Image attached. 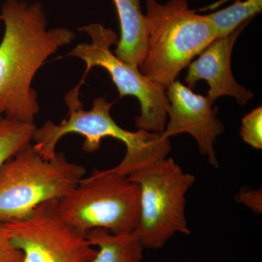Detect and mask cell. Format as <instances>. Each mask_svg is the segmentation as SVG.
Here are the masks:
<instances>
[{
  "label": "cell",
  "instance_id": "cell-2",
  "mask_svg": "<svg viewBox=\"0 0 262 262\" xmlns=\"http://www.w3.org/2000/svg\"><path fill=\"white\" fill-rule=\"evenodd\" d=\"M146 48L139 70L165 91L216 35L206 15L189 9L188 0H146Z\"/></svg>",
  "mask_w": 262,
  "mask_h": 262
},
{
  "label": "cell",
  "instance_id": "cell-14",
  "mask_svg": "<svg viewBox=\"0 0 262 262\" xmlns=\"http://www.w3.org/2000/svg\"><path fill=\"white\" fill-rule=\"evenodd\" d=\"M34 123L16 121L0 115V167L32 144Z\"/></svg>",
  "mask_w": 262,
  "mask_h": 262
},
{
  "label": "cell",
  "instance_id": "cell-6",
  "mask_svg": "<svg viewBox=\"0 0 262 262\" xmlns=\"http://www.w3.org/2000/svg\"><path fill=\"white\" fill-rule=\"evenodd\" d=\"M79 31L89 34L91 42L78 45L70 53V56L80 58L87 66L83 79L75 89L80 91L81 84L93 67H102L110 74L120 98L133 96L139 100L141 114L136 117L138 128L162 134L168 122L169 107L165 90L143 75L139 67L122 61L114 54L110 48L117 45L119 39L113 30L100 24H91Z\"/></svg>",
  "mask_w": 262,
  "mask_h": 262
},
{
  "label": "cell",
  "instance_id": "cell-4",
  "mask_svg": "<svg viewBox=\"0 0 262 262\" xmlns=\"http://www.w3.org/2000/svg\"><path fill=\"white\" fill-rule=\"evenodd\" d=\"M85 175L63 153L46 160L29 144L0 167V223L24 220L48 202L59 201Z\"/></svg>",
  "mask_w": 262,
  "mask_h": 262
},
{
  "label": "cell",
  "instance_id": "cell-9",
  "mask_svg": "<svg viewBox=\"0 0 262 262\" xmlns=\"http://www.w3.org/2000/svg\"><path fill=\"white\" fill-rule=\"evenodd\" d=\"M169 101L168 122L161 135L170 139L189 134L198 143L200 152L215 168L220 167L214 149L217 137L225 127L216 117L217 106L208 96L194 94L192 89L176 80L165 90Z\"/></svg>",
  "mask_w": 262,
  "mask_h": 262
},
{
  "label": "cell",
  "instance_id": "cell-8",
  "mask_svg": "<svg viewBox=\"0 0 262 262\" xmlns=\"http://www.w3.org/2000/svg\"><path fill=\"white\" fill-rule=\"evenodd\" d=\"M113 104L105 98H96L94 100L93 108L85 111L82 110L80 101L67 103L68 115L59 125L49 120L42 127L36 128L33 136V147L44 159H53L57 153L58 141L63 136L71 134L84 136L85 140L82 149L88 153L97 151L101 141L106 137L121 141L126 146V151L144 145L152 133L144 130L131 132L119 126L110 115Z\"/></svg>",
  "mask_w": 262,
  "mask_h": 262
},
{
  "label": "cell",
  "instance_id": "cell-11",
  "mask_svg": "<svg viewBox=\"0 0 262 262\" xmlns=\"http://www.w3.org/2000/svg\"><path fill=\"white\" fill-rule=\"evenodd\" d=\"M120 20V40L115 53L117 58L139 67L145 54L146 20L141 8V0H113Z\"/></svg>",
  "mask_w": 262,
  "mask_h": 262
},
{
  "label": "cell",
  "instance_id": "cell-5",
  "mask_svg": "<svg viewBox=\"0 0 262 262\" xmlns=\"http://www.w3.org/2000/svg\"><path fill=\"white\" fill-rule=\"evenodd\" d=\"M140 189V217L136 233L144 249L163 248L176 234H190L186 204L195 177L173 158L151 160L128 176Z\"/></svg>",
  "mask_w": 262,
  "mask_h": 262
},
{
  "label": "cell",
  "instance_id": "cell-17",
  "mask_svg": "<svg viewBox=\"0 0 262 262\" xmlns=\"http://www.w3.org/2000/svg\"><path fill=\"white\" fill-rule=\"evenodd\" d=\"M236 201L238 203H242L254 213H261L262 192L261 189L253 190L251 188H243L236 196Z\"/></svg>",
  "mask_w": 262,
  "mask_h": 262
},
{
  "label": "cell",
  "instance_id": "cell-12",
  "mask_svg": "<svg viewBox=\"0 0 262 262\" xmlns=\"http://www.w3.org/2000/svg\"><path fill=\"white\" fill-rule=\"evenodd\" d=\"M96 253L92 262H141L144 247L136 232L113 234L103 229H94L86 234Z\"/></svg>",
  "mask_w": 262,
  "mask_h": 262
},
{
  "label": "cell",
  "instance_id": "cell-3",
  "mask_svg": "<svg viewBox=\"0 0 262 262\" xmlns=\"http://www.w3.org/2000/svg\"><path fill=\"white\" fill-rule=\"evenodd\" d=\"M58 215L77 233L94 229L113 234L135 232L140 217V189L113 169H95L57 203Z\"/></svg>",
  "mask_w": 262,
  "mask_h": 262
},
{
  "label": "cell",
  "instance_id": "cell-13",
  "mask_svg": "<svg viewBox=\"0 0 262 262\" xmlns=\"http://www.w3.org/2000/svg\"><path fill=\"white\" fill-rule=\"evenodd\" d=\"M262 0H235L225 9L206 15L215 29L216 39L227 37L245 22L261 13Z\"/></svg>",
  "mask_w": 262,
  "mask_h": 262
},
{
  "label": "cell",
  "instance_id": "cell-1",
  "mask_svg": "<svg viewBox=\"0 0 262 262\" xmlns=\"http://www.w3.org/2000/svg\"><path fill=\"white\" fill-rule=\"evenodd\" d=\"M0 20L5 25L0 42V115L34 123L39 107L33 78L48 57L72 42L75 34L67 28L47 30L39 3L7 0Z\"/></svg>",
  "mask_w": 262,
  "mask_h": 262
},
{
  "label": "cell",
  "instance_id": "cell-18",
  "mask_svg": "<svg viewBox=\"0 0 262 262\" xmlns=\"http://www.w3.org/2000/svg\"><path fill=\"white\" fill-rule=\"evenodd\" d=\"M229 1V0H220V1L215 2V3L209 5V6L206 7V8H203L202 10H215V8H219V7L221 6V5H223L224 3H227V2Z\"/></svg>",
  "mask_w": 262,
  "mask_h": 262
},
{
  "label": "cell",
  "instance_id": "cell-7",
  "mask_svg": "<svg viewBox=\"0 0 262 262\" xmlns=\"http://www.w3.org/2000/svg\"><path fill=\"white\" fill-rule=\"evenodd\" d=\"M58 201L43 203L24 220L5 223L22 262H92L96 248L61 220Z\"/></svg>",
  "mask_w": 262,
  "mask_h": 262
},
{
  "label": "cell",
  "instance_id": "cell-16",
  "mask_svg": "<svg viewBox=\"0 0 262 262\" xmlns=\"http://www.w3.org/2000/svg\"><path fill=\"white\" fill-rule=\"evenodd\" d=\"M23 253L12 241L9 231L0 223V262H22Z\"/></svg>",
  "mask_w": 262,
  "mask_h": 262
},
{
  "label": "cell",
  "instance_id": "cell-15",
  "mask_svg": "<svg viewBox=\"0 0 262 262\" xmlns=\"http://www.w3.org/2000/svg\"><path fill=\"white\" fill-rule=\"evenodd\" d=\"M241 135L245 142L256 149L262 148V107L253 110L243 118Z\"/></svg>",
  "mask_w": 262,
  "mask_h": 262
},
{
  "label": "cell",
  "instance_id": "cell-10",
  "mask_svg": "<svg viewBox=\"0 0 262 262\" xmlns=\"http://www.w3.org/2000/svg\"><path fill=\"white\" fill-rule=\"evenodd\" d=\"M249 22H245L227 37L215 39L189 65L185 78L189 89H194L198 81L206 80L209 85L208 96L213 101L229 96L235 98L237 104L244 106L252 99L253 93L237 83L231 69L234 43Z\"/></svg>",
  "mask_w": 262,
  "mask_h": 262
}]
</instances>
